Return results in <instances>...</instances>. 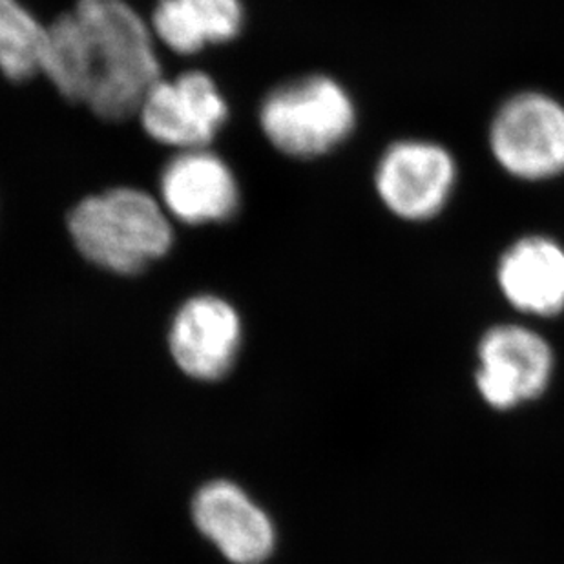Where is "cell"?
<instances>
[{"label": "cell", "instance_id": "1", "mask_svg": "<svg viewBox=\"0 0 564 564\" xmlns=\"http://www.w3.org/2000/svg\"><path fill=\"white\" fill-rule=\"evenodd\" d=\"M72 11L83 30V105L112 123L132 118L163 77L149 22L127 0H77Z\"/></svg>", "mask_w": 564, "mask_h": 564}, {"label": "cell", "instance_id": "2", "mask_svg": "<svg viewBox=\"0 0 564 564\" xmlns=\"http://www.w3.org/2000/svg\"><path fill=\"white\" fill-rule=\"evenodd\" d=\"M66 225L86 261L119 276H135L174 247L171 216L160 197L141 188L113 187L83 197Z\"/></svg>", "mask_w": 564, "mask_h": 564}, {"label": "cell", "instance_id": "3", "mask_svg": "<svg viewBox=\"0 0 564 564\" xmlns=\"http://www.w3.org/2000/svg\"><path fill=\"white\" fill-rule=\"evenodd\" d=\"M258 121L280 154L318 160L349 141L357 128V102L330 75H300L267 91Z\"/></svg>", "mask_w": 564, "mask_h": 564}, {"label": "cell", "instance_id": "4", "mask_svg": "<svg viewBox=\"0 0 564 564\" xmlns=\"http://www.w3.org/2000/svg\"><path fill=\"white\" fill-rule=\"evenodd\" d=\"M488 147L497 165L521 182L563 176V102L546 91H517L494 113Z\"/></svg>", "mask_w": 564, "mask_h": 564}, {"label": "cell", "instance_id": "5", "mask_svg": "<svg viewBox=\"0 0 564 564\" xmlns=\"http://www.w3.org/2000/svg\"><path fill=\"white\" fill-rule=\"evenodd\" d=\"M452 150L432 139L393 141L377 161L375 192L394 218L424 224L444 213L457 187Z\"/></svg>", "mask_w": 564, "mask_h": 564}, {"label": "cell", "instance_id": "6", "mask_svg": "<svg viewBox=\"0 0 564 564\" xmlns=\"http://www.w3.org/2000/svg\"><path fill=\"white\" fill-rule=\"evenodd\" d=\"M144 133L171 149H208L230 118V107L213 75L187 69L161 77L144 96L138 113Z\"/></svg>", "mask_w": 564, "mask_h": 564}, {"label": "cell", "instance_id": "7", "mask_svg": "<svg viewBox=\"0 0 564 564\" xmlns=\"http://www.w3.org/2000/svg\"><path fill=\"white\" fill-rule=\"evenodd\" d=\"M160 202L183 225L227 224L240 213L241 188L221 155L208 149L182 150L161 169Z\"/></svg>", "mask_w": 564, "mask_h": 564}, {"label": "cell", "instance_id": "8", "mask_svg": "<svg viewBox=\"0 0 564 564\" xmlns=\"http://www.w3.org/2000/svg\"><path fill=\"white\" fill-rule=\"evenodd\" d=\"M477 386L488 404L499 410L538 399L554 371L549 341L522 325H496L479 346Z\"/></svg>", "mask_w": 564, "mask_h": 564}, {"label": "cell", "instance_id": "9", "mask_svg": "<svg viewBox=\"0 0 564 564\" xmlns=\"http://www.w3.org/2000/svg\"><path fill=\"white\" fill-rule=\"evenodd\" d=\"M241 336L243 327L235 305L216 294H197L174 314L169 347L183 373L219 380L235 366Z\"/></svg>", "mask_w": 564, "mask_h": 564}, {"label": "cell", "instance_id": "10", "mask_svg": "<svg viewBox=\"0 0 564 564\" xmlns=\"http://www.w3.org/2000/svg\"><path fill=\"white\" fill-rule=\"evenodd\" d=\"M192 516L205 538L236 564H260L274 550V528L265 511L229 480H214L197 491Z\"/></svg>", "mask_w": 564, "mask_h": 564}, {"label": "cell", "instance_id": "11", "mask_svg": "<svg viewBox=\"0 0 564 564\" xmlns=\"http://www.w3.org/2000/svg\"><path fill=\"white\" fill-rule=\"evenodd\" d=\"M497 283L517 311L557 316L564 311V246L546 235L522 236L499 258Z\"/></svg>", "mask_w": 564, "mask_h": 564}, {"label": "cell", "instance_id": "12", "mask_svg": "<svg viewBox=\"0 0 564 564\" xmlns=\"http://www.w3.org/2000/svg\"><path fill=\"white\" fill-rule=\"evenodd\" d=\"M149 24L158 43L191 57L240 37L246 6L241 0H158Z\"/></svg>", "mask_w": 564, "mask_h": 564}, {"label": "cell", "instance_id": "13", "mask_svg": "<svg viewBox=\"0 0 564 564\" xmlns=\"http://www.w3.org/2000/svg\"><path fill=\"white\" fill-rule=\"evenodd\" d=\"M46 26L19 0H0V74L24 83L41 74Z\"/></svg>", "mask_w": 564, "mask_h": 564}]
</instances>
